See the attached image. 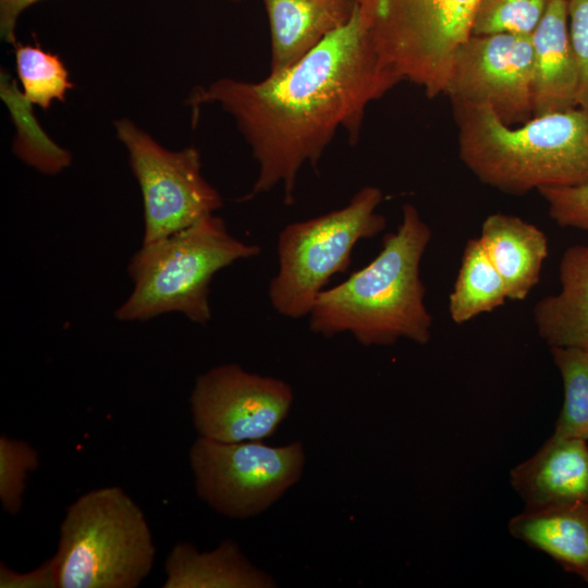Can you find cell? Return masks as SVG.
Masks as SVG:
<instances>
[{"instance_id": "4316f807", "label": "cell", "mask_w": 588, "mask_h": 588, "mask_svg": "<svg viewBox=\"0 0 588 588\" xmlns=\"http://www.w3.org/2000/svg\"><path fill=\"white\" fill-rule=\"evenodd\" d=\"M1 588H59L58 565L52 556L27 573L13 571L3 562L0 564Z\"/></svg>"}, {"instance_id": "484cf974", "label": "cell", "mask_w": 588, "mask_h": 588, "mask_svg": "<svg viewBox=\"0 0 588 588\" xmlns=\"http://www.w3.org/2000/svg\"><path fill=\"white\" fill-rule=\"evenodd\" d=\"M571 44L579 71L578 107L588 112V0H566Z\"/></svg>"}, {"instance_id": "ba28073f", "label": "cell", "mask_w": 588, "mask_h": 588, "mask_svg": "<svg viewBox=\"0 0 588 588\" xmlns=\"http://www.w3.org/2000/svg\"><path fill=\"white\" fill-rule=\"evenodd\" d=\"M188 461L197 497L220 515L247 519L266 512L301 479L306 453L299 441L271 446L198 436Z\"/></svg>"}, {"instance_id": "ac0fdd59", "label": "cell", "mask_w": 588, "mask_h": 588, "mask_svg": "<svg viewBox=\"0 0 588 588\" xmlns=\"http://www.w3.org/2000/svg\"><path fill=\"white\" fill-rule=\"evenodd\" d=\"M561 291L537 302L534 321L553 346L588 350V245L568 247L560 262Z\"/></svg>"}, {"instance_id": "ffe728a7", "label": "cell", "mask_w": 588, "mask_h": 588, "mask_svg": "<svg viewBox=\"0 0 588 588\" xmlns=\"http://www.w3.org/2000/svg\"><path fill=\"white\" fill-rule=\"evenodd\" d=\"M0 78L1 97L16 125L14 154L44 174H57L66 169L72 161L71 154L44 132L34 115L32 103L9 73L2 70Z\"/></svg>"}, {"instance_id": "4fadbf2b", "label": "cell", "mask_w": 588, "mask_h": 588, "mask_svg": "<svg viewBox=\"0 0 588 588\" xmlns=\"http://www.w3.org/2000/svg\"><path fill=\"white\" fill-rule=\"evenodd\" d=\"M530 39L534 117L578 107L579 71L569 38L566 0L548 1Z\"/></svg>"}, {"instance_id": "7402d4cb", "label": "cell", "mask_w": 588, "mask_h": 588, "mask_svg": "<svg viewBox=\"0 0 588 588\" xmlns=\"http://www.w3.org/2000/svg\"><path fill=\"white\" fill-rule=\"evenodd\" d=\"M551 354L564 388L553 433L588 441V350L553 346Z\"/></svg>"}, {"instance_id": "9c48e42d", "label": "cell", "mask_w": 588, "mask_h": 588, "mask_svg": "<svg viewBox=\"0 0 588 588\" xmlns=\"http://www.w3.org/2000/svg\"><path fill=\"white\" fill-rule=\"evenodd\" d=\"M114 130L142 193L143 244L182 231L223 206L201 173L197 148L167 149L127 118L115 120Z\"/></svg>"}, {"instance_id": "6da1fadb", "label": "cell", "mask_w": 588, "mask_h": 588, "mask_svg": "<svg viewBox=\"0 0 588 588\" xmlns=\"http://www.w3.org/2000/svg\"><path fill=\"white\" fill-rule=\"evenodd\" d=\"M399 83L377 53L356 4L347 24L291 66L259 82L224 77L198 86L187 103L193 119L204 105L220 106L250 147L258 175L240 200L281 185L291 206L301 168H317L339 128L356 144L367 107Z\"/></svg>"}, {"instance_id": "d4e9b609", "label": "cell", "mask_w": 588, "mask_h": 588, "mask_svg": "<svg viewBox=\"0 0 588 588\" xmlns=\"http://www.w3.org/2000/svg\"><path fill=\"white\" fill-rule=\"evenodd\" d=\"M538 192L548 205L550 217L559 225L588 231V183L546 186Z\"/></svg>"}, {"instance_id": "44dd1931", "label": "cell", "mask_w": 588, "mask_h": 588, "mask_svg": "<svg viewBox=\"0 0 588 588\" xmlns=\"http://www.w3.org/2000/svg\"><path fill=\"white\" fill-rule=\"evenodd\" d=\"M17 78L23 96L42 110L54 101L64 102L74 85L60 57L46 51L39 44L13 45Z\"/></svg>"}, {"instance_id": "7c38bea8", "label": "cell", "mask_w": 588, "mask_h": 588, "mask_svg": "<svg viewBox=\"0 0 588 588\" xmlns=\"http://www.w3.org/2000/svg\"><path fill=\"white\" fill-rule=\"evenodd\" d=\"M510 482L528 509L588 502L587 441L553 433L511 470Z\"/></svg>"}, {"instance_id": "8fae6325", "label": "cell", "mask_w": 588, "mask_h": 588, "mask_svg": "<svg viewBox=\"0 0 588 588\" xmlns=\"http://www.w3.org/2000/svg\"><path fill=\"white\" fill-rule=\"evenodd\" d=\"M445 95L490 107L507 125L532 113L530 36L470 35L456 50Z\"/></svg>"}, {"instance_id": "5b68a950", "label": "cell", "mask_w": 588, "mask_h": 588, "mask_svg": "<svg viewBox=\"0 0 588 588\" xmlns=\"http://www.w3.org/2000/svg\"><path fill=\"white\" fill-rule=\"evenodd\" d=\"M155 556L145 514L120 487L93 489L66 509L53 555L59 588H136Z\"/></svg>"}, {"instance_id": "30bf717a", "label": "cell", "mask_w": 588, "mask_h": 588, "mask_svg": "<svg viewBox=\"0 0 588 588\" xmlns=\"http://www.w3.org/2000/svg\"><path fill=\"white\" fill-rule=\"evenodd\" d=\"M293 401V389L284 380L232 363L199 375L189 397L199 437L230 443L271 437Z\"/></svg>"}, {"instance_id": "83f0119b", "label": "cell", "mask_w": 588, "mask_h": 588, "mask_svg": "<svg viewBox=\"0 0 588 588\" xmlns=\"http://www.w3.org/2000/svg\"><path fill=\"white\" fill-rule=\"evenodd\" d=\"M42 0H0V36L10 45L16 40V24L21 14L30 5Z\"/></svg>"}, {"instance_id": "e0dca14e", "label": "cell", "mask_w": 588, "mask_h": 588, "mask_svg": "<svg viewBox=\"0 0 588 588\" xmlns=\"http://www.w3.org/2000/svg\"><path fill=\"white\" fill-rule=\"evenodd\" d=\"M163 588H273L275 580L253 564L233 539L200 552L189 542L176 543L164 563Z\"/></svg>"}, {"instance_id": "5bb4252c", "label": "cell", "mask_w": 588, "mask_h": 588, "mask_svg": "<svg viewBox=\"0 0 588 588\" xmlns=\"http://www.w3.org/2000/svg\"><path fill=\"white\" fill-rule=\"evenodd\" d=\"M270 25V72L296 63L348 23L355 0H262Z\"/></svg>"}, {"instance_id": "52a82bcc", "label": "cell", "mask_w": 588, "mask_h": 588, "mask_svg": "<svg viewBox=\"0 0 588 588\" xmlns=\"http://www.w3.org/2000/svg\"><path fill=\"white\" fill-rule=\"evenodd\" d=\"M382 199L380 188L365 186L346 206L281 231L279 269L268 291L278 314L291 319L308 316L330 279L347 270L358 241L384 230L385 218L377 212Z\"/></svg>"}, {"instance_id": "277c9868", "label": "cell", "mask_w": 588, "mask_h": 588, "mask_svg": "<svg viewBox=\"0 0 588 588\" xmlns=\"http://www.w3.org/2000/svg\"><path fill=\"white\" fill-rule=\"evenodd\" d=\"M260 254L231 235L215 213L155 242L142 244L127 271L128 297L115 310L120 321H146L168 313L206 324L211 319L210 282L221 269Z\"/></svg>"}, {"instance_id": "603a6c76", "label": "cell", "mask_w": 588, "mask_h": 588, "mask_svg": "<svg viewBox=\"0 0 588 588\" xmlns=\"http://www.w3.org/2000/svg\"><path fill=\"white\" fill-rule=\"evenodd\" d=\"M549 0H480L471 35L515 34L530 36Z\"/></svg>"}, {"instance_id": "3957f363", "label": "cell", "mask_w": 588, "mask_h": 588, "mask_svg": "<svg viewBox=\"0 0 588 588\" xmlns=\"http://www.w3.org/2000/svg\"><path fill=\"white\" fill-rule=\"evenodd\" d=\"M458 155L483 184L512 195L588 183V112L576 107L511 127L488 106L453 102Z\"/></svg>"}, {"instance_id": "7a4b0ae2", "label": "cell", "mask_w": 588, "mask_h": 588, "mask_svg": "<svg viewBox=\"0 0 588 588\" xmlns=\"http://www.w3.org/2000/svg\"><path fill=\"white\" fill-rule=\"evenodd\" d=\"M430 238L417 208L405 204L401 223L383 236L376 258L318 295L308 314L309 329L324 338L350 332L364 346H388L400 339L427 344L432 318L425 305L420 261Z\"/></svg>"}, {"instance_id": "2e32d148", "label": "cell", "mask_w": 588, "mask_h": 588, "mask_svg": "<svg viewBox=\"0 0 588 588\" xmlns=\"http://www.w3.org/2000/svg\"><path fill=\"white\" fill-rule=\"evenodd\" d=\"M479 240L505 282L509 299H525L548 256L544 233L519 217L497 212L485 219Z\"/></svg>"}, {"instance_id": "cb8c5ba5", "label": "cell", "mask_w": 588, "mask_h": 588, "mask_svg": "<svg viewBox=\"0 0 588 588\" xmlns=\"http://www.w3.org/2000/svg\"><path fill=\"white\" fill-rule=\"evenodd\" d=\"M38 466L39 454L28 442L0 437V501L8 514L21 511L27 476Z\"/></svg>"}, {"instance_id": "f1b7e54d", "label": "cell", "mask_w": 588, "mask_h": 588, "mask_svg": "<svg viewBox=\"0 0 588 588\" xmlns=\"http://www.w3.org/2000/svg\"><path fill=\"white\" fill-rule=\"evenodd\" d=\"M231 1H236L237 2V1H242V0H231Z\"/></svg>"}, {"instance_id": "8992f818", "label": "cell", "mask_w": 588, "mask_h": 588, "mask_svg": "<svg viewBox=\"0 0 588 588\" xmlns=\"http://www.w3.org/2000/svg\"><path fill=\"white\" fill-rule=\"evenodd\" d=\"M383 64L429 98L445 95L457 48L480 0H355Z\"/></svg>"}, {"instance_id": "d6986e66", "label": "cell", "mask_w": 588, "mask_h": 588, "mask_svg": "<svg viewBox=\"0 0 588 588\" xmlns=\"http://www.w3.org/2000/svg\"><path fill=\"white\" fill-rule=\"evenodd\" d=\"M506 299L509 296L505 282L479 237L468 240L449 297L452 320L457 324L465 323L503 305Z\"/></svg>"}, {"instance_id": "9a60e30c", "label": "cell", "mask_w": 588, "mask_h": 588, "mask_svg": "<svg viewBox=\"0 0 588 588\" xmlns=\"http://www.w3.org/2000/svg\"><path fill=\"white\" fill-rule=\"evenodd\" d=\"M509 531L588 583V502L525 507L510 519Z\"/></svg>"}]
</instances>
